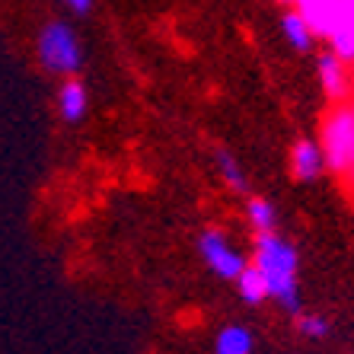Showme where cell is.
Listing matches in <instances>:
<instances>
[{
    "label": "cell",
    "mask_w": 354,
    "mask_h": 354,
    "mask_svg": "<svg viewBox=\"0 0 354 354\" xmlns=\"http://www.w3.org/2000/svg\"><path fill=\"white\" fill-rule=\"evenodd\" d=\"M281 3H294V0H281Z\"/></svg>",
    "instance_id": "e0dca14e"
},
{
    "label": "cell",
    "mask_w": 354,
    "mask_h": 354,
    "mask_svg": "<svg viewBox=\"0 0 354 354\" xmlns=\"http://www.w3.org/2000/svg\"><path fill=\"white\" fill-rule=\"evenodd\" d=\"M236 288H239V297H243L249 306H259L268 300V284H265L262 272H259L256 265H246V268L239 272Z\"/></svg>",
    "instance_id": "7c38bea8"
},
{
    "label": "cell",
    "mask_w": 354,
    "mask_h": 354,
    "mask_svg": "<svg viewBox=\"0 0 354 354\" xmlns=\"http://www.w3.org/2000/svg\"><path fill=\"white\" fill-rule=\"evenodd\" d=\"M198 252H201V259H205L207 268L223 281H236L239 272L249 265L246 259L239 256V249L230 246V239L223 236L221 230H205L201 233V236H198Z\"/></svg>",
    "instance_id": "277c9868"
},
{
    "label": "cell",
    "mask_w": 354,
    "mask_h": 354,
    "mask_svg": "<svg viewBox=\"0 0 354 354\" xmlns=\"http://www.w3.org/2000/svg\"><path fill=\"white\" fill-rule=\"evenodd\" d=\"M39 61L48 74L74 77L83 64V48L74 29L67 23H61V19L45 26L39 35Z\"/></svg>",
    "instance_id": "7a4b0ae2"
},
{
    "label": "cell",
    "mask_w": 354,
    "mask_h": 354,
    "mask_svg": "<svg viewBox=\"0 0 354 354\" xmlns=\"http://www.w3.org/2000/svg\"><path fill=\"white\" fill-rule=\"evenodd\" d=\"M290 169L300 182H313L316 176L326 169V157H322V147L313 140H300L294 150H290Z\"/></svg>",
    "instance_id": "52a82bcc"
},
{
    "label": "cell",
    "mask_w": 354,
    "mask_h": 354,
    "mask_svg": "<svg viewBox=\"0 0 354 354\" xmlns=\"http://www.w3.org/2000/svg\"><path fill=\"white\" fill-rule=\"evenodd\" d=\"M297 10H300V17L310 23L319 39H329L332 32V23H335L338 10H342V0H294Z\"/></svg>",
    "instance_id": "5b68a950"
},
{
    "label": "cell",
    "mask_w": 354,
    "mask_h": 354,
    "mask_svg": "<svg viewBox=\"0 0 354 354\" xmlns=\"http://www.w3.org/2000/svg\"><path fill=\"white\" fill-rule=\"evenodd\" d=\"M217 173H221V179L227 182L233 192H246V173L239 169V163L233 160V153L217 150Z\"/></svg>",
    "instance_id": "5bb4252c"
},
{
    "label": "cell",
    "mask_w": 354,
    "mask_h": 354,
    "mask_svg": "<svg viewBox=\"0 0 354 354\" xmlns=\"http://www.w3.org/2000/svg\"><path fill=\"white\" fill-rule=\"evenodd\" d=\"M252 348H256V338L246 326H227V329H221V335L214 342L217 354H249Z\"/></svg>",
    "instance_id": "8fae6325"
},
{
    "label": "cell",
    "mask_w": 354,
    "mask_h": 354,
    "mask_svg": "<svg viewBox=\"0 0 354 354\" xmlns=\"http://www.w3.org/2000/svg\"><path fill=\"white\" fill-rule=\"evenodd\" d=\"M58 109H61V118L71 124H77L86 115V90H83V83L67 77V83L58 90Z\"/></svg>",
    "instance_id": "9c48e42d"
},
{
    "label": "cell",
    "mask_w": 354,
    "mask_h": 354,
    "mask_svg": "<svg viewBox=\"0 0 354 354\" xmlns=\"http://www.w3.org/2000/svg\"><path fill=\"white\" fill-rule=\"evenodd\" d=\"M332 51H335L342 61H354V0H342V10H338L335 23H332Z\"/></svg>",
    "instance_id": "8992f818"
},
{
    "label": "cell",
    "mask_w": 354,
    "mask_h": 354,
    "mask_svg": "<svg viewBox=\"0 0 354 354\" xmlns=\"http://www.w3.org/2000/svg\"><path fill=\"white\" fill-rule=\"evenodd\" d=\"M67 10H74V13H90L93 7V0H61Z\"/></svg>",
    "instance_id": "2e32d148"
},
{
    "label": "cell",
    "mask_w": 354,
    "mask_h": 354,
    "mask_svg": "<svg viewBox=\"0 0 354 354\" xmlns=\"http://www.w3.org/2000/svg\"><path fill=\"white\" fill-rule=\"evenodd\" d=\"M256 268L268 284V297L278 300L284 313H304L300 290H297V249L278 233H259L256 239Z\"/></svg>",
    "instance_id": "6da1fadb"
},
{
    "label": "cell",
    "mask_w": 354,
    "mask_h": 354,
    "mask_svg": "<svg viewBox=\"0 0 354 354\" xmlns=\"http://www.w3.org/2000/svg\"><path fill=\"white\" fill-rule=\"evenodd\" d=\"M322 157L338 176L354 169V106H338L322 124Z\"/></svg>",
    "instance_id": "3957f363"
},
{
    "label": "cell",
    "mask_w": 354,
    "mask_h": 354,
    "mask_svg": "<svg viewBox=\"0 0 354 354\" xmlns=\"http://www.w3.org/2000/svg\"><path fill=\"white\" fill-rule=\"evenodd\" d=\"M246 217H249V227L259 233H272L274 223H278V211L272 207V201H265V198H249L246 205Z\"/></svg>",
    "instance_id": "4fadbf2b"
},
{
    "label": "cell",
    "mask_w": 354,
    "mask_h": 354,
    "mask_svg": "<svg viewBox=\"0 0 354 354\" xmlns=\"http://www.w3.org/2000/svg\"><path fill=\"white\" fill-rule=\"evenodd\" d=\"M297 332L304 338H310V342H322V338H329L332 322L316 313H297Z\"/></svg>",
    "instance_id": "9a60e30c"
},
{
    "label": "cell",
    "mask_w": 354,
    "mask_h": 354,
    "mask_svg": "<svg viewBox=\"0 0 354 354\" xmlns=\"http://www.w3.org/2000/svg\"><path fill=\"white\" fill-rule=\"evenodd\" d=\"M319 80H322V90L329 93L332 99H342L345 96V61L338 58L335 51H322L319 55Z\"/></svg>",
    "instance_id": "ba28073f"
},
{
    "label": "cell",
    "mask_w": 354,
    "mask_h": 354,
    "mask_svg": "<svg viewBox=\"0 0 354 354\" xmlns=\"http://www.w3.org/2000/svg\"><path fill=\"white\" fill-rule=\"evenodd\" d=\"M281 29H284V39L290 41V48H297V51H310V48H313L316 32L310 29V23L300 17V10H290V13H284V19H281Z\"/></svg>",
    "instance_id": "30bf717a"
},
{
    "label": "cell",
    "mask_w": 354,
    "mask_h": 354,
    "mask_svg": "<svg viewBox=\"0 0 354 354\" xmlns=\"http://www.w3.org/2000/svg\"><path fill=\"white\" fill-rule=\"evenodd\" d=\"M351 179H354V173H351Z\"/></svg>",
    "instance_id": "ac0fdd59"
}]
</instances>
